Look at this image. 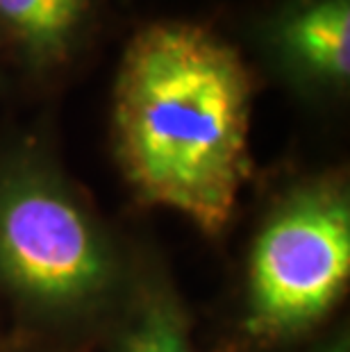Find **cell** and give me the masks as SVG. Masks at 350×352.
Masks as SVG:
<instances>
[{
  "label": "cell",
  "mask_w": 350,
  "mask_h": 352,
  "mask_svg": "<svg viewBox=\"0 0 350 352\" xmlns=\"http://www.w3.org/2000/svg\"><path fill=\"white\" fill-rule=\"evenodd\" d=\"M0 280L43 309H80L107 291L111 259L69 193L50 179L19 177L0 189Z\"/></svg>",
  "instance_id": "3957f363"
},
{
  "label": "cell",
  "mask_w": 350,
  "mask_h": 352,
  "mask_svg": "<svg viewBox=\"0 0 350 352\" xmlns=\"http://www.w3.org/2000/svg\"><path fill=\"white\" fill-rule=\"evenodd\" d=\"M250 71L230 43L187 23L141 30L114 89L125 177L146 202L219 234L250 177Z\"/></svg>",
  "instance_id": "6da1fadb"
},
{
  "label": "cell",
  "mask_w": 350,
  "mask_h": 352,
  "mask_svg": "<svg viewBox=\"0 0 350 352\" xmlns=\"http://www.w3.org/2000/svg\"><path fill=\"white\" fill-rule=\"evenodd\" d=\"M350 277V207L337 186L294 193L257 236L248 273V323L282 339L321 320Z\"/></svg>",
  "instance_id": "7a4b0ae2"
},
{
  "label": "cell",
  "mask_w": 350,
  "mask_h": 352,
  "mask_svg": "<svg viewBox=\"0 0 350 352\" xmlns=\"http://www.w3.org/2000/svg\"><path fill=\"white\" fill-rule=\"evenodd\" d=\"M121 352H193L180 316L171 305L155 302L130 329Z\"/></svg>",
  "instance_id": "8992f818"
},
{
  "label": "cell",
  "mask_w": 350,
  "mask_h": 352,
  "mask_svg": "<svg viewBox=\"0 0 350 352\" xmlns=\"http://www.w3.org/2000/svg\"><path fill=\"white\" fill-rule=\"evenodd\" d=\"M292 50L311 71L346 80L350 73V7L346 0H321L303 10L287 30Z\"/></svg>",
  "instance_id": "277c9868"
},
{
  "label": "cell",
  "mask_w": 350,
  "mask_h": 352,
  "mask_svg": "<svg viewBox=\"0 0 350 352\" xmlns=\"http://www.w3.org/2000/svg\"><path fill=\"white\" fill-rule=\"evenodd\" d=\"M87 0H0V21L36 55H55L80 28Z\"/></svg>",
  "instance_id": "5b68a950"
}]
</instances>
